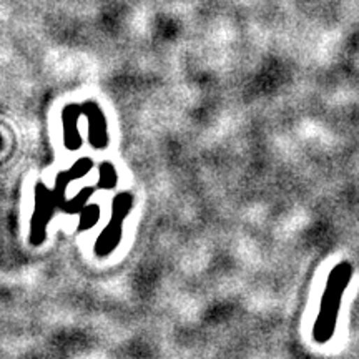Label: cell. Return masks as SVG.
<instances>
[{"label": "cell", "instance_id": "6da1fadb", "mask_svg": "<svg viewBox=\"0 0 359 359\" xmlns=\"http://www.w3.org/2000/svg\"><path fill=\"white\" fill-rule=\"evenodd\" d=\"M133 195L130 191H122L115 198L112 200V214L105 226L102 233L98 235L97 242H95V255L98 258H107L115 251L118 244L122 243V236H124V225L125 220L133 208Z\"/></svg>", "mask_w": 359, "mask_h": 359}, {"label": "cell", "instance_id": "7a4b0ae2", "mask_svg": "<svg viewBox=\"0 0 359 359\" xmlns=\"http://www.w3.org/2000/svg\"><path fill=\"white\" fill-rule=\"evenodd\" d=\"M62 200L55 190H50L43 182L35 185V208L30 220L29 240L34 247H41L47 238V226L54 218L55 210L60 208Z\"/></svg>", "mask_w": 359, "mask_h": 359}, {"label": "cell", "instance_id": "3957f363", "mask_svg": "<svg viewBox=\"0 0 359 359\" xmlns=\"http://www.w3.org/2000/svg\"><path fill=\"white\" fill-rule=\"evenodd\" d=\"M94 168V160L89 159V156H83V159L77 160L75 163L70 166L68 170L65 172H60L59 177L55 180V186L54 190L57 191V195L60 196V200H65V190L72 182H75L78 178H83L90 170Z\"/></svg>", "mask_w": 359, "mask_h": 359}, {"label": "cell", "instance_id": "277c9868", "mask_svg": "<svg viewBox=\"0 0 359 359\" xmlns=\"http://www.w3.org/2000/svg\"><path fill=\"white\" fill-rule=\"evenodd\" d=\"M94 191H95V188H91V186L83 188V190L78 191V193L73 196L72 200H68V201L64 200L62 205H60V210H62V212H65V213H68V214L80 213L82 210L87 207V201L90 200V196H91V193H94Z\"/></svg>", "mask_w": 359, "mask_h": 359}, {"label": "cell", "instance_id": "5b68a950", "mask_svg": "<svg viewBox=\"0 0 359 359\" xmlns=\"http://www.w3.org/2000/svg\"><path fill=\"white\" fill-rule=\"evenodd\" d=\"M118 183V173L115 165L110 161H102L98 166V182L97 188L100 190H113Z\"/></svg>", "mask_w": 359, "mask_h": 359}, {"label": "cell", "instance_id": "8992f818", "mask_svg": "<svg viewBox=\"0 0 359 359\" xmlns=\"http://www.w3.org/2000/svg\"><path fill=\"white\" fill-rule=\"evenodd\" d=\"M80 223H78V231H87L100 220V207L98 205H87L80 213Z\"/></svg>", "mask_w": 359, "mask_h": 359}]
</instances>
